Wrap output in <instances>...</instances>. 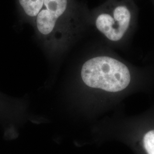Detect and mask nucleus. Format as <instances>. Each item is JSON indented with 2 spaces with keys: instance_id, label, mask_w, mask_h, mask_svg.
<instances>
[{
  "instance_id": "obj_4",
  "label": "nucleus",
  "mask_w": 154,
  "mask_h": 154,
  "mask_svg": "<svg viewBox=\"0 0 154 154\" xmlns=\"http://www.w3.org/2000/svg\"><path fill=\"white\" fill-rule=\"evenodd\" d=\"M25 19L33 23L41 10L44 0H18Z\"/></svg>"
},
{
  "instance_id": "obj_2",
  "label": "nucleus",
  "mask_w": 154,
  "mask_h": 154,
  "mask_svg": "<svg viewBox=\"0 0 154 154\" xmlns=\"http://www.w3.org/2000/svg\"><path fill=\"white\" fill-rule=\"evenodd\" d=\"M73 18L72 0H44L33 26L41 38L59 40L72 32Z\"/></svg>"
},
{
  "instance_id": "obj_1",
  "label": "nucleus",
  "mask_w": 154,
  "mask_h": 154,
  "mask_svg": "<svg viewBox=\"0 0 154 154\" xmlns=\"http://www.w3.org/2000/svg\"><path fill=\"white\" fill-rule=\"evenodd\" d=\"M83 82L93 88L109 92L120 91L131 80L128 69L121 62L107 56H99L85 62L81 69Z\"/></svg>"
},
{
  "instance_id": "obj_3",
  "label": "nucleus",
  "mask_w": 154,
  "mask_h": 154,
  "mask_svg": "<svg viewBox=\"0 0 154 154\" xmlns=\"http://www.w3.org/2000/svg\"><path fill=\"white\" fill-rule=\"evenodd\" d=\"M131 18V12L128 8L119 5L99 13L96 17L95 25L107 38L118 41L126 33Z\"/></svg>"
},
{
  "instance_id": "obj_5",
  "label": "nucleus",
  "mask_w": 154,
  "mask_h": 154,
  "mask_svg": "<svg viewBox=\"0 0 154 154\" xmlns=\"http://www.w3.org/2000/svg\"><path fill=\"white\" fill-rule=\"evenodd\" d=\"M143 146L147 154H154V130L149 131L144 135Z\"/></svg>"
}]
</instances>
